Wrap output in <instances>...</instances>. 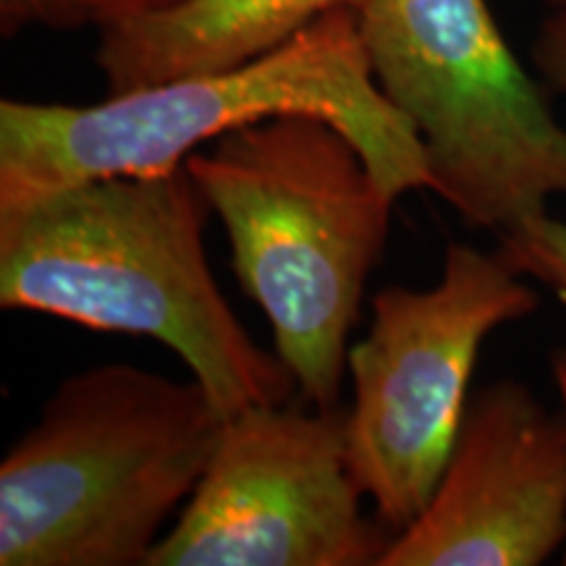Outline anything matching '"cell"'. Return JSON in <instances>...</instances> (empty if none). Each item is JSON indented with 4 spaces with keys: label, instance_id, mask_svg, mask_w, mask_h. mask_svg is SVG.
I'll use <instances>...</instances> for the list:
<instances>
[{
    "label": "cell",
    "instance_id": "6da1fadb",
    "mask_svg": "<svg viewBox=\"0 0 566 566\" xmlns=\"http://www.w3.org/2000/svg\"><path fill=\"white\" fill-rule=\"evenodd\" d=\"M210 212L187 163L0 210V307L155 338L226 417L292 401V370L247 334L210 271Z\"/></svg>",
    "mask_w": 566,
    "mask_h": 566
},
{
    "label": "cell",
    "instance_id": "277c9868",
    "mask_svg": "<svg viewBox=\"0 0 566 566\" xmlns=\"http://www.w3.org/2000/svg\"><path fill=\"white\" fill-rule=\"evenodd\" d=\"M223 422L195 378L126 363L69 375L0 464V566H147Z\"/></svg>",
    "mask_w": 566,
    "mask_h": 566
},
{
    "label": "cell",
    "instance_id": "5bb4252c",
    "mask_svg": "<svg viewBox=\"0 0 566 566\" xmlns=\"http://www.w3.org/2000/svg\"><path fill=\"white\" fill-rule=\"evenodd\" d=\"M551 373H554L558 401H562V417H564V424H566V346H564V349H556L554 354H551ZM562 564L566 566V546H564Z\"/></svg>",
    "mask_w": 566,
    "mask_h": 566
},
{
    "label": "cell",
    "instance_id": "9a60e30c",
    "mask_svg": "<svg viewBox=\"0 0 566 566\" xmlns=\"http://www.w3.org/2000/svg\"><path fill=\"white\" fill-rule=\"evenodd\" d=\"M543 3H548L554 11H566V0H543Z\"/></svg>",
    "mask_w": 566,
    "mask_h": 566
},
{
    "label": "cell",
    "instance_id": "4fadbf2b",
    "mask_svg": "<svg viewBox=\"0 0 566 566\" xmlns=\"http://www.w3.org/2000/svg\"><path fill=\"white\" fill-rule=\"evenodd\" d=\"M181 3H187V0H87V9H90L92 24H95L97 30H103V27L108 24L147 17V13L168 11Z\"/></svg>",
    "mask_w": 566,
    "mask_h": 566
},
{
    "label": "cell",
    "instance_id": "52a82bcc",
    "mask_svg": "<svg viewBox=\"0 0 566 566\" xmlns=\"http://www.w3.org/2000/svg\"><path fill=\"white\" fill-rule=\"evenodd\" d=\"M363 495L338 405L247 407L147 566H378L394 535Z\"/></svg>",
    "mask_w": 566,
    "mask_h": 566
},
{
    "label": "cell",
    "instance_id": "3957f363",
    "mask_svg": "<svg viewBox=\"0 0 566 566\" xmlns=\"http://www.w3.org/2000/svg\"><path fill=\"white\" fill-rule=\"evenodd\" d=\"M187 168L226 226L233 273L271 323L302 401L336 407L396 200L338 126L307 113L226 132Z\"/></svg>",
    "mask_w": 566,
    "mask_h": 566
},
{
    "label": "cell",
    "instance_id": "7c38bea8",
    "mask_svg": "<svg viewBox=\"0 0 566 566\" xmlns=\"http://www.w3.org/2000/svg\"><path fill=\"white\" fill-rule=\"evenodd\" d=\"M533 61L543 80L566 95V11H554L543 21L533 42Z\"/></svg>",
    "mask_w": 566,
    "mask_h": 566
},
{
    "label": "cell",
    "instance_id": "7a4b0ae2",
    "mask_svg": "<svg viewBox=\"0 0 566 566\" xmlns=\"http://www.w3.org/2000/svg\"><path fill=\"white\" fill-rule=\"evenodd\" d=\"M307 113L338 126L388 197L430 189L412 124L367 63L354 6L233 69L108 95L95 105L0 101V210L71 184L184 166L205 142L265 118Z\"/></svg>",
    "mask_w": 566,
    "mask_h": 566
},
{
    "label": "cell",
    "instance_id": "8fae6325",
    "mask_svg": "<svg viewBox=\"0 0 566 566\" xmlns=\"http://www.w3.org/2000/svg\"><path fill=\"white\" fill-rule=\"evenodd\" d=\"M42 24L53 30H80L92 24L87 0H0V32L3 38Z\"/></svg>",
    "mask_w": 566,
    "mask_h": 566
},
{
    "label": "cell",
    "instance_id": "ba28073f",
    "mask_svg": "<svg viewBox=\"0 0 566 566\" xmlns=\"http://www.w3.org/2000/svg\"><path fill=\"white\" fill-rule=\"evenodd\" d=\"M564 546V417L499 380L470 396L433 495L378 566H541Z\"/></svg>",
    "mask_w": 566,
    "mask_h": 566
},
{
    "label": "cell",
    "instance_id": "5b68a950",
    "mask_svg": "<svg viewBox=\"0 0 566 566\" xmlns=\"http://www.w3.org/2000/svg\"><path fill=\"white\" fill-rule=\"evenodd\" d=\"M367 63L428 158L430 189L472 229L506 231L566 197V129L485 0H363Z\"/></svg>",
    "mask_w": 566,
    "mask_h": 566
},
{
    "label": "cell",
    "instance_id": "9c48e42d",
    "mask_svg": "<svg viewBox=\"0 0 566 566\" xmlns=\"http://www.w3.org/2000/svg\"><path fill=\"white\" fill-rule=\"evenodd\" d=\"M363 0H187L103 27L95 63L108 95L233 69Z\"/></svg>",
    "mask_w": 566,
    "mask_h": 566
},
{
    "label": "cell",
    "instance_id": "30bf717a",
    "mask_svg": "<svg viewBox=\"0 0 566 566\" xmlns=\"http://www.w3.org/2000/svg\"><path fill=\"white\" fill-rule=\"evenodd\" d=\"M499 252L516 273L537 281L566 304V221L548 212L499 233Z\"/></svg>",
    "mask_w": 566,
    "mask_h": 566
},
{
    "label": "cell",
    "instance_id": "8992f818",
    "mask_svg": "<svg viewBox=\"0 0 566 566\" xmlns=\"http://www.w3.org/2000/svg\"><path fill=\"white\" fill-rule=\"evenodd\" d=\"M527 281L501 252L449 242L436 286H388L373 296L370 331L346 359L354 388L346 449L354 478L391 533L422 512L441 480L480 346L541 307Z\"/></svg>",
    "mask_w": 566,
    "mask_h": 566
}]
</instances>
